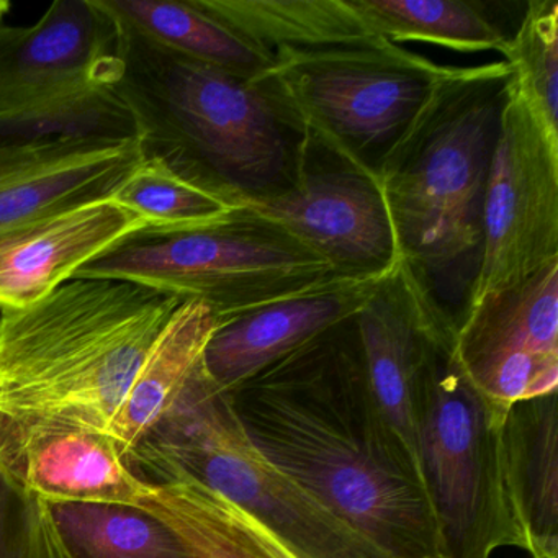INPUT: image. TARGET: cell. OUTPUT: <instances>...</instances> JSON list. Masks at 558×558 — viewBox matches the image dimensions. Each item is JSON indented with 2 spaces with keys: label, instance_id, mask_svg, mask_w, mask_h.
Masks as SVG:
<instances>
[{
  "label": "cell",
  "instance_id": "2",
  "mask_svg": "<svg viewBox=\"0 0 558 558\" xmlns=\"http://www.w3.org/2000/svg\"><path fill=\"white\" fill-rule=\"evenodd\" d=\"M116 21L106 86L133 117L143 161L240 202L295 179L303 136L253 81L174 53Z\"/></svg>",
  "mask_w": 558,
  "mask_h": 558
},
{
  "label": "cell",
  "instance_id": "26",
  "mask_svg": "<svg viewBox=\"0 0 558 558\" xmlns=\"http://www.w3.org/2000/svg\"><path fill=\"white\" fill-rule=\"evenodd\" d=\"M522 99L550 132L558 133V4L531 0L518 31L501 51Z\"/></svg>",
  "mask_w": 558,
  "mask_h": 558
},
{
  "label": "cell",
  "instance_id": "1",
  "mask_svg": "<svg viewBox=\"0 0 558 558\" xmlns=\"http://www.w3.org/2000/svg\"><path fill=\"white\" fill-rule=\"evenodd\" d=\"M257 456L393 558H444L413 457L368 387L354 318L228 393Z\"/></svg>",
  "mask_w": 558,
  "mask_h": 558
},
{
  "label": "cell",
  "instance_id": "6",
  "mask_svg": "<svg viewBox=\"0 0 558 558\" xmlns=\"http://www.w3.org/2000/svg\"><path fill=\"white\" fill-rule=\"evenodd\" d=\"M74 277L125 280L182 302L197 300L220 326L339 279L318 254L243 210L201 230L143 228Z\"/></svg>",
  "mask_w": 558,
  "mask_h": 558
},
{
  "label": "cell",
  "instance_id": "28",
  "mask_svg": "<svg viewBox=\"0 0 558 558\" xmlns=\"http://www.w3.org/2000/svg\"><path fill=\"white\" fill-rule=\"evenodd\" d=\"M54 524H57V522H54ZM54 555H57V558H76L73 551H71V548L68 547L64 538L61 537L60 531L57 532V537H54Z\"/></svg>",
  "mask_w": 558,
  "mask_h": 558
},
{
  "label": "cell",
  "instance_id": "3",
  "mask_svg": "<svg viewBox=\"0 0 558 558\" xmlns=\"http://www.w3.org/2000/svg\"><path fill=\"white\" fill-rule=\"evenodd\" d=\"M511 81L505 60L457 68L378 172L401 257L439 299L449 289L466 300L478 270L483 202Z\"/></svg>",
  "mask_w": 558,
  "mask_h": 558
},
{
  "label": "cell",
  "instance_id": "24",
  "mask_svg": "<svg viewBox=\"0 0 558 558\" xmlns=\"http://www.w3.org/2000/svg\"><path fill=\"white\" fill-rule=\"evenodd\" d=\"M58 138L136 142V126L126 107L107 86L87 87L0 112V149Z\"/></svg>",
  "mask_w": 558,
  "mask_h": 558
},
{
  "label": "cell",
  "instance_id": "20",
  "mask_svg": "<svg viewBox=\"0 0 558 558\" xmlns=\"http://www.w3.org/2000/svg\"><path fill=\"white\" fill-rule=\"evenodd\" d=\"M218 319L205 303L185 300L149 352L117 420L116 440L130 460L146 434L168 413L204 357Z\"/></svg>",
  "mask_w": 558,
  "mask_h": 558
},
{
  "label": "cell",
  "instance_id": "21",
  "mask_svg": "<svg viewBox=\"0 0 558 558\" xmlns=\"http://www.w3.org/2000/svg\"><path fill=\"white\" fill-rule=\"evenodd\" d=\"M113 17L182 57L254 81L272 58L195 5L194 0H100Z\"/></svg>",
  "mask_w": 558,
  "mask_h": 558
},
{
  "label": "cell",
  "instance_id": "10",
  "mask_svg": "<svg viewBox=\"0 0 558 558\" xmlns=\"http://www.w3.org/2000/svg\"><path fill=\"white\" fill-rule=\"evenodd\" d=\"M456 355L473 387L508 410L558 387V260L460 313Z\"/></svg>",
  "mask_w": 558,
  "mask_h": 558
},
{
  "label": "cell",
  "instance_id": "23",
  "mask_svg": "<svg viewBox=\"0 0 558 558\" xmlns=\"http://www.w3.org/2000/svg\"><path fill=\"white\" fill-rule=\"evenodd\" d=\"M361 14L391 44L421 41L460 53L498 51L509 37L483 11L465 0H354Z\"/></svg>",
  "mask_w": 558,
  "mask_h": 558
},
{
  "label": "cell",
  "instance_id": "17",
  "mask_svg": "<svg viewBox=\"0 0 558 558\" xmlns=\"http://www.w3.org/2000/svg\"><path fill=\"white\" fill-rule=\"evenodd\" d=\"M8 486L22 499L135 508L145 478L112 437L89 430H61L25 450Z\"/></svg>",
  "mask_w": 558,
  "mask_h": 558
},
{
  "label": "cell",
  "instance_id": "29",
  "mask_svg": "<svg viewBox=\"0 0 558 558\" xmlns=\"http://www.w3.org/2000/svg\"><path fill=\"white\" fill-rule=\"evenodd\" d=\"M9 11H11V2H8V0H0V22L5 21Z\"/></svg>",
  "mask_w": 558,
  "mask_h": 558
},
{
  "label": "cell",
  "instance_id": "8",
  "mask_svg": "<svg viewBox=\"0 0 558 558\" xmlns=\"http://www.w3.org/2000/svg\"><path fill=\"white\" fill-rule=\"evenodd\" d=\"M482 223L478 270L462 312L558 260V133L532 112L514 81L499 120Z\"/></svg>",
  "mask_w": 558,
  "mask_h": 558
},
{
  "label": "cell",
  "instance_id": "19",
  "mask_svg": "<svg viewBox=\"0 0 558 558\" xmlns=\"http://www.w3.org/2000/svg\"><path fill=\"white\" fill-rule=\"evenodd\" d=\"M153 478L135 508L171 527L198 558H276L230 499L168 463H146Z\"/></svg>",
  "mask_w": 558,
  "mask_h": 558
},
{
  "label": "cell",
  "instance_id": "4",
  "mask_svg": "<svg viewBox=\"0 0 558 558\" xmlns=\"http://www.w3.org/2000/svg\"><path fill=\"white\" fill-rule=\"evenodd\" d=\"M168 463L230 499L299 558H393L264 462L202 362L130 457Z\"/></svg>",
  "mask_w": 558,
  "mask_h": 558
},
{
  "label": "cell",
  "instance_id": "5",
  "mask_svg": "<svg viewBox=\"0 0 558 558\" xmlns=\"http://www.w3.org/2000/svg\"><path fill=\"white\" fill-rule=\"evenodd\" d=\"M457 73L388 44L280 53L254 80L305 138L378 178L434 94Z\"/></svg>",
  "mask_w": 558,
  "mask_h": 558
},
{
  "label": "cell",
  "instance_id": "12",
  "mask_svg": "<svg viewBox=\"0 0 558 558\" xmlns=\"http://www.w3.org/2000/svg\"><path fill=\"white\" fill-rule=\"evenodd\" d=\"M116 47L100 0H58L31 27L0 22V112L106 86Z\"/></svg>",
  "mask_w": 558,
  "mask_h": 558
},
{
  "label": "cell",
  "instance_id": "13",
  "mask_svg": "<svg viewBox=\"0 0 558 558\" xmlns=\"http://www.w3.org/2000/svg\"><path fill=\"white\" fill-rule=\"evenodd\" d=\"M142 161L135 140L58 138L0 149V233L112 198Z\"/></svg>",
  "mask_w": 558,
  "mask_h": 558
},
{
  "label": "cell",
  "instance_id": "27",
  "mask_svg": "<svg viewBox=\"0 0 558 558\" xmlns=\"http://www.w3.org/2000/svg\"><path fill=\"white\" fill-rule=\"evenodd\" d=\"M9 486L0 478V558H4L5 522H8Z\"/></svg>",
  "mask_w": 558,
  "mask_h": 558
},
{
  "label": "cell",
  "instance_id": "15",
  "mask_svg": "<svg viewBox=\"0 0 558 558\" xmlns=\"http://www.w3.org/2000/svg\"><path fill=\"white\" fill-rule=\"evenodd\" d=\"M381 280L335 279L218 326L202 357L205 374L230 393L264 368L355 318Z\"/></svg>",
  "mask_w": 558,
  "mask_h": 558
},
{
  "label": "cell",
  "instance_id": "11",
  "mask_svg": "<svg viewBox=\"0 0 558 558\" xmlns=\"http://www.w3.org/2000/svg\"><path fill=\"white\" fill-rule=\"evenodd\" d=\"M354 323L372 395L417 465V391L439 345L456 336V315L401 259Z\"/></svg>",
  "mask_w": 558,
  "mask_h": 558
},
{
  "label": "cell",
  "instance_id": "9",
  "mask_svg": "<svg viewBox=\"0 0 558 558\" xmlns=\"http://www.w3.org/2000/svg\"><path fill=\"white\" fill-rule=\"evenodd\" d=\"M241 205L323 257L339 279H385L403 259L380 179L305 136L295 179Z\"/></svg>",
  "mask_w": 558,
  "mask_h": 558
},
{
  "label": "cell",
  "instance_id": "18",
  "mask_svg": "<svg viewBox=\"0 0 558 558\" xmlns=\"http://www.w3.org/2000/svg\"><path fill=\"white\" fill-rule=\"evenodd\" d=\"M269 54L371 48L391 44L371 27L354 0H194Z\"/></svg>",
  "mask_w": 558,
  "mask_h": 558
},
{
  "label": "cell",
  "instance_id": "14",
  "mask_svg": "<svg viewBox=\"0 0 558 558\" xmlns=\"http://www.w3.org/2000/svg\"><path fill=\"white\" fill-rule=\"evenodd\" d=\"M148 221L113 198L28 221L0 233V313L24 310Z\"/></svg>",
  "mask_w": 558,
  "mask_h": 558
},
{
  "label": "cell",
  "instance_id": "7",
  "mask_svg": "<svg viewBox=\"0 0 558 558\" xmlns=\"http://www.w3.org/2000/svg\"><path fill=\"white\" fill-rule=\"evenodd\" d=\"M505 416L466 378L456 336L439 345L420 384L416 423L417 465L444 558L522 548L502 475Z\"/></svg>",
  "mask_w": 558,
  "mask_h": 558
},
{
  "label": "cell",
  "instance_id": "16",
  "mask_svg": "<svg viewBox=\"0 0 558 558\" xmlns=\"http://www.w3.org/2000/svg\"><path fill=\"white\" fill-rule=\"evenodd\" d=\"M506 493L532 558H558V397L518 401L501 427Z\"/></svg>",
  "mask_w": 558,
  "mask_h": 558
},
{
  "label": "cell",
  "instance_id": "25",
  "mask_svg": "<svg viewBox=\"0 0 558 558\" xmlns=\"http://www.w3.org/2000/svg\"><path fill=\"white\" fill-rule=\"evenodd\" d=\"M112 198L165 231L217 227L243 210L236 198L192 184L155 161L140 162Z\"/></svg>",
  "mask_w": 558,
  "mask_h": 558
},
{
  "label": "cell",
  "instance_id": "22",
  "mask_svg": "<svg viewBox=\"0 0 558 558\" xmlns=\"http://www.w3.org/2000/svg\"><path fill=\"white\" fill-rule=\"evenodd\" d=\"M48 506L76 558H198L171 527L142 509L73 501Z\"/></svg>",
  "mask_w": 558,
  "mask_h": 558
}]
</instances>
